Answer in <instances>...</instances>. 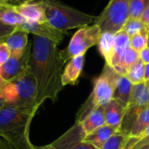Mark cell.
Here are the masks:
<instances>
[{
	"label": "cell",
	"mask_w": 149,
	"mask_h": 149,
	"mask_svg": "<svg viewBox=\"0 0 149 149\" xmlns=\"http://www.w3.org/2000/svg\"><path fill=\"white\" fill-rule=\"evenodd\" d=\"M149 32H143L138 33L130 38V47L137 52H141L142 49L147 47L148 42V34Z\"/></svg>",
	"instance_id": "83f0119b"
},
{
	"label": "cell",
	"mask_w": 149,
	"mask_h": 149,
	"mask_svg": "<svg viewBox=\"0 0 149 149\" xmlns=\"http://www.w3.org/2000/svg\"><path fill=\"white\" fill-rule=\"evenodd\" d=\"M148 106H149V91L147 83L143 82L141 83L134 85L131 99L127 106V112L124 119H128L130 120L129 130L134 121L135 120L138 113Z\"/></svg>",
	"instance_id": "30bf717a"
},
{
	"label": "cell",
	"mask_w": 149,
	"mask_h": 149,
	"mask_svg": "<svg viewBox=\"0 0 149 149\" xmlns=\"http://www.w3.org/2000/svg\"><path fill=\"white\" fill-rule=\"evenodd\" d=\"M120 128L104 125L98 129L94 130L89 134H86L84 138V141L89 143L95 147L97 149L101 148L103 145L112 137L113 136Z\"/></svg>",
	"instance_id": "9a60e30c"
},
{
	"label": "cell",
	"mask_w": 149,
	"mask_h": 149,
	"mask_svg": "<svg viewBox=\"0 0 149 149\" xmlns=\"http://www.w3.org/2000/svg\"><path fill=\"white\" fill-rule=\"evenodd\" d=\"M10 57V51L3 40L0 41V66L5 63Z\"/></svg>",
	"instance_id": "f1b7e54d"
},
{
	"label": "cell",
	"mask_w": 149,
	"mask_h": 149,
	"mask_svg": "<svg viewBox=\"0 0 149 149\" xmlns=\"http://www.w3.org/2000/svg\"><path fill=\"white\" fill-rule=\"evenodd\" d=\"M147 47H148L149 48V32H148V42H147Z\"/></svg>",
	"instance_id": "f35d334b"
},
{
	"label": "cell",
	"mask_w": 149,
	"mask_h": 149,
	"mask_svg": "<svg viewBox=\"0 0 149 149\" xmlns=\"http://www.w3.org/2000/svg\"><path fill=\"white\" fill-rule=\"evenodd\" d=\"M31 42H29L22 54H10L8 61L0 66V76L4 82H11L23 74L30 64Z\"/></svg>",
	"instance_id": "ba28073f"
},
{
	"label": "cell",
	"mask_w": 149,
	"mask_h": 149,
	"mask_svg": "<svg viewBox=\"0 0 149 149\" xmlns=\"http://www.w3.org/2000/svg\"><path fill=\"white\" fill-rule=\"evenodd\" d=\"M29 33L20 28L16 26L14 31L4 39V42L8 46L10 54H22L26 48L28 41Z\"/></svg>",
	"instance_id": "2e32d148"
},
{
	"label": "cell",
	"mask_w": 149,
	"mask_h": 149,
	"mask_svg": "<svg viewBox=\"0 0 149 149\" xmlns=\"http://www.w3.org/2000/svg\"><path fill=\"white\" fill-rule=\"evenodd\" d=\"M122 31H124L131 38L138 33H141L143 32H149V28H148L141 21V19L128 18V20L126 22Z\"/></svg>",
	"instance_id": "484cf974"
},
{
	"label": "cell",
	"mask_w": 149,
	"mask_h": 149,
	"mask_svg": "<svg viewBox=\"0 0 149 149\" xmlns=\"http://www.w3.org/2000/svg\"><path fill=\"white\" fill-rule=\"evenodd\" d=\"M139 59L140 53L134 50L132 47H128L112 62L110 67H112L119 75L126 76L128 68Z\"/></svg>",
	"instance_id": "e0dca14e"
},
{
	"label": "cell",
	"mask_w": 149,
	"mask_h": 149,
	"mask_svg": "<svg viewBox=\"0 0 149 149\" xmlns=\"http://www.w3.org/2000/svg\"><path fill=\"white\" fill-rule=\"evenodd\" d=\"M118 76L112 67L105 64L102 73L93 81L92 93L78 111L75 122H81L92 111L107 105L113 98Z\"/></svg>",
	"instance_id": "277c9868"
},
{
	"label": "cell",
	"mask_w": 149,
	"mask_h": 149,
	"mask_svg": "<svg viewBox=\"0 0 149 149\" xmlns=\"http://www.w3.org/2000/svg\"><path fill=\"white\" fill-rule=\"evenodd\" d=\"M133 87L134 84L127 78L126 76L119 75L116 80L113 98L122 102L124 105L128 106L132 96Z\"/></svg>",
	"instance_id": "d6986e66"
},
{
	"label": "cell",
	"mask_w": 149,
	"mask_h": 149,
	"mask_svg": "<svg viewBox=\"0 0 149 149\" xmlns=\"http://www.w3.org/2000/svg\"><path fill=\"white\" fill-rule=\"evenodd\" d=\"M11 83L14 85L16 98L12 107L21 110L26 113L36 115L38 110L37 105L38 88L36 79L30 67Z\"/></svg>",
	"instance_id": "5b68a950"
},
{
	"label": "cell",
	"mask_w": 149,
	"mask_h": 149,
	"mask_svg": "<svg viewBox=\"0 0 149 149\" xmlns=\"http://www.w3.org/2000/svg\"><path fill=\"white\" fill-rule=\"evenodd\" d=\"M147 84H148V91H149V82L148 83H147Z\"/></svg>",
	"instance_id": "ab89813d"
},
{
	"label": "cell",
	"mask_w": 149,
	"mask_h": 149,
	"mask_svg": "<svg viewBox=\"0 0 149 149\" xmlns=\"http://www.w3.org/2000/svg\"><path fill=\"white\" fill-rule=\"evenodd\" d=\"M101 33L100 28L95 24L79 28L72 37L68 46L60 51L61 57L66 62L73 57L86 54L89 48L98 45Z\"/></svg>",
	"instance_id": "52a82bcc"
},
{
	"label": "cell",
	"mask_w": 149,
	"mask_h": 149,
	"mask_svg": "<svg viewBox=\"0 0 149 149\" xmlns=\"http://www.w3.org/2000/svg\"><path fill=\"white\" fill-rule=\"evenodd\" d=\"M149 126V106L141 111L135 120L134 121L129 132H128V139L137 140L141 134L144 132V130Z\"/></svg>",
	"instance_id": "44dd1931"
},
{
	"label": "cell",
	"mask_w": 149,
	"mask_h": 149,
	"mask_svg": "<svg viewBox=\"0 0 149 149\" xmlns=\"http://www.w3.org/2000/svg\"><path fill=\"white\" fill-rule=\"evenodd\" d=\"M127 134L121 129H120L100 149H123L126 143L127 142Z\"/></svg>",
	"instance_id": "d4e9b609"
},
{
	"label": "cell",
	"mask_w": 149,
	"mask_h": 149,
	"mask_svg": "<svg viewBox=\"0 0 149 149\" xmlns=\"http://www.w3.org/2000/svg\"><path fill=\"white\" fill-rule=\"evenodd\" d=\"M32 1H38V0H0V5L16 7V6H19L24 4L32 2Z\"/></svg>",
	"instance_id": "4dcf8cb0"
},
{
	"label": "cell",
	"mask_w": 149,
	"mask_h": 149,
	"mask_svg": "<svg viewBox=\"0 0 149 149\" xmlns=\"http://www.w3.org/2000/svg\"><path fill=\"white\" fill-rule=\"evenodd\" d=\"M114 37L115 34L113 33L102 32L98 43L100 53L107 65H110L114 54Z\"/></svg>",
	"instance_id": "ffe728a7"
},
{
	"label": "cell",
	"mask_w": 149,
	"mask_h": 149,
	"mask_svg": "<svg viewBox=\"0 0 149 149\" xmlns=\"http://www.w3.org/2000/svg\"><path fill=\"white\" fill-rule=\"evenodd\" d=\"M16 26H11L3 24V22L0 21V41L4 40L6 37H8L15 29Z\"/></svg>",
	"instance_id": "f546056e"
},
{
	"label": "cell",
	"mask_w": 149,
	"mask_h": 149,
	"mask_svg": "<svg viewBox=\"0 0 149 149\" xmlns=\"http://www.w3.org/2000/svg\"><path fill=\"white\" fill-rule=\"evenodd\" d=\"M86 135L91 133L99 127L106 125L104 106L98 107L92 111L81 122H79Z\"/></svg>",
	"instance_id": "ac0fdd59"
},
{
	"label": "cell",
	"mask_w": 149,
	"mask_h": 149,
	"mask_svg": "<svg viewBox=\"0 0 149 149\" xmlns=\"http://www.w3.org/2000/svg\"><path fill=\"white\" fill-rule=\"evenodd\" d=\"M35 115L5 105L0 110V138L14 149H34L30 140V127Z\"/></svg>",
	"instance_id": "7a4b0ae2"
},
{
	"label": "cell",
	"mask_w": 149,
	"mask_h": 149,
	"mask_svg": "<svg viewBox=\"0 0 149 149\" xmlns=\"http://www.w3.org/2000/svg\"><path fill=\"white\" fill-rule=\"evenodd\" d=\"M6 105V104H5V101L3 100V98L2 97V96L0 95V110L3 108V107H4Z\"/></svg>",
	"instance_id": "74e56055"
},
{
	"label": "cell",
	"mask_w": 149,
	"mask_h": 149,
	"mask_svg": "<svg viewBox=\"0 0 149 149\" xmlns=\"http://www.w3.org/2000/svg\"><path fill=\"white\" fill-rule=\"evenodd\" d=\"M140 19L148 28H149V6L144 11Z\"/></svg>",
	"instance_id": "836d02e7"
},
{
	"label": "cell",
	"mask_w": 149,
	"mask_h": 149,
	"mask_svg": "<svg viewBox=\"0 0 149 149\" xmlns=\"http://www.w3.org/2000/svg\"><path fill=\"white\" fill-rule=\"evenodd\" d=\"M20 28L27 32L28 33H32L33 35L43 37L45 39H49L59 44L65 37V32H60L52 26L48 21L47 22H35V21H29L24 20Z\"/></svg>",
	"instance_id": "8fae6325"
},
{
	"label": "cell",
	"mask_w": 149,
	"mask_h": 149,
	"mask_svg": "<svg viewBox=\"0 0 149 149\" xmlns=\"http://www.w3.org/2000/svg\"><path fill=\"white\" fill-rule=\"evenodd\" d=\"M130 47V37L124 32L120 31L119 32L115 33L114 37V54L112 59V61L109 66H111L112 62L118 58L126 49Z\"/></svg>",
	"instance_id": "cb8c5ba5"
},
{
	"label": "cell",
	"mask_w": 149,
	"mask_h": 149,
	"mask_svg": "<svg viewBox=\"0 0 149 149\" xmlns=\"http://www.w3.org/2000/svg\"><path fill=\"white\" fill-rule=\"evenodd\" d=\"M34 149H57V148H54V147H52L51 144H49V145L43 146V147H36V146H35Z\"/></svg>",
	"instance_id": "8d00e7d4"
},
{
	"label": "cell",
	"mask_w": 149,
	"mask_h": 149,
	"mask_svg": "<svg viewBox=\"0 0 149 149\" xmlns=\"http://www.w3.org/2000/svg\"><path fill=\"white\" fill-rule=\"evenodd\" d=\"M48 23L57 30L67 33L68 30L94 24L96 17L80 11L59 0H39Z\"/></svg>",
	"instance_id": "3957f363"
},
{
	"label": "cell",
	"mask_w": 149,
	"mask_h": 149,
	"mask_svg": "<svg viewBox=\"0 0 149 149\" xmlns=\"http://www.w3.org/2000/svg\"><path fill=\"white\" fill-rule=\"evenodd\" d=\"M86 133L79 123L74 125L51 145L57 149H97L84 141Z\"/></svg>",
	"instance_id": "9c48e42d"
},
{
	"label": "cell",
	"mask_w": 149,
	"mask_h": 149,
	"mask_svg": "<svg viewBox=\"0 0 149 149\" xmlns=\"http://www.w3.org/2000/svg\"><path fill=\"white\" fill-rule=\"evenodd\" d=\"M140 59L144 62V64L149 63V48L145 47L140 52Z\"/></svg>",
	"instance_id": "d6a6232c"
},
{
	"label": "cell",
	"mask_w": 149,
	"mask_h": 149,
	"mask_svg": "<svg viewBox=\"0 0 149 149\" xmlns=\"http://www.w3.org/2000/svg\"><path fill=\"white\" fill-rule=\"evenodd\" d=\"M25 19L22 18L12 7L0 5V21L11 26H19Z\"/></svg>",
	"instance_id": "7402d4cb"
},
{
	"label": "cell",
	"mask_w": 149,
	"mask_h": 149,
	"mask_svg": "<svg viewBox=\"0 0 149 149\" xmlns=\"http://www.w3.org/2000/svg\"><path fill=\"white\" fill-rule=\"evenodd\" d=\"M0 149H14L10 144H9L6 141L0 138Z\"/></svg>",
	"instance_id": "e575fe53"
},
{
	"label": "cell",
	"mask_w": 149,
	"mask_h": 149,
	"mask_svg": "<svg viewBox=\"0 0 149 149\" xmlns=\"http://www.w3.org/2000/svg\"><path fill=\"white\" fill-rule=\"evenodd\" d=\"M131 0H110L103 11L96 17L94 24L102 32L117 33L129 18Z\"/></svg>",
	"instance_id": "8992f818"
},
{
	"label": "cell",
	"mask_w": 149,
	"mask_h": 149,
	"mask_svg": "<svg viewBox=\"0 0 149 149\" xmlns=\"http://www.w3.org/2000/svg\"><path fill=\"white\" fill-rule=\"evenodd\" d=\"M86 54H80L71 59L66 64L63 74H62V84L66 85H76L79 78L83 71Z\"/></svg>",
	"instance_id": "4fadbf2b"
},
{
	"label": "cell",
	"mask_w": 149,
	"mask_h": 149,
	"mask_svg": "<svg viewBox=\"0 0 149 149\" xmlns=\"http://www.w3.org/2000/svg\"><path fill=\"white\" fill-rule=\"evenodd\" d=\"M127 112V105L122 102L113 98L104 106L106 125L121 128L123 120Z\"/></svg>",
	"instance_id": "7c38bea8"
},
{
	"label": "cell",
	"mask_w": 149,
	"mask_h": 149,
	"mask_svg": "<svg viewBox=\"0 0 149 149\" xmlns=\"http://www.w3.org/2000/svg\"><path fill=\"white\" fill-rule=\"evenodd\" d=\"M149 6V0H131L129 18L140 19L144 11Z\"/></svg>",
	"instance_id": "4316f807"
},
{
	"label": "cell",
	"mask_w": 149,
	"mask_h": 149,
	"mask_svg": "<svg viewBox=\"0 0 149 149\" xmlns=\"http://www.w3.org/2000/svg\"><path fill=\"white\" fill-rule=\"evenodd\" d=\"M130 149H149V137L136 141Z\"/></svg>",
	"instance_id": "1f68e13d"
},
{
	"label": "cell",
	"mask_w": 149,
	"mask_h": 149,
	"mask_svg": "<svg viewBox=\"0 0 149 149\" xmlns=\"http://www.w3.org/2000/svg\"><path fill=\"white\" fill-rule=\"evenodd\" d=\"M58 43L33 35L29 67L36 79L37 105L39 108L46 100L55 103L63 90L62 74L65 61L58 48Z\"/></svg>",
	"instance_id": "6da1fadb"
},
{
	"label": "cell",
	"mask_w": 149,
	"mask_h": 149,
	"mask_svg": "<svg viewBox=\"0 0 149 149\" xmlns=\"http://www.w3.org/2000/svg\"><path fill=\"white\" fill-rule=\"evenodd\" d=\"M25 20L35 22H47L44 7L39 0L12 7Z\"/></svg>",
	"instance_id": "5bb4252c"
},
{
	"label": "cell",
	"mask_w": 149,
	"mask_h": 149,
	"mask_svg": "<svg viewBox=\"0 0 149 149\" xmlns=\"http://www.w3.org/2000/svg\"><path fill=\"white\" fill-rule=\"evenodd\" d=\"M144 82H149V63L145 64V75H144Z\"/></svg>",
	"instance_id": "d590c367"
},
{
	"label": "cell",
	"mask_w": 149,
	"mask_h": 149,
	"mask_svg": "<svg viewBox=\"0 0 149 149\" xmlns=\"http://www.w3.org/2000/svg\"><path fill=\"white\" fill-rule=\"evenodd\" d=\"M144 75H145V64L141 59H139L135 63H134L128 68L126 76L134 85H135L144 82Z\"/></svg>",
	"instance_id": "603a6c76"
}]
</instances>
